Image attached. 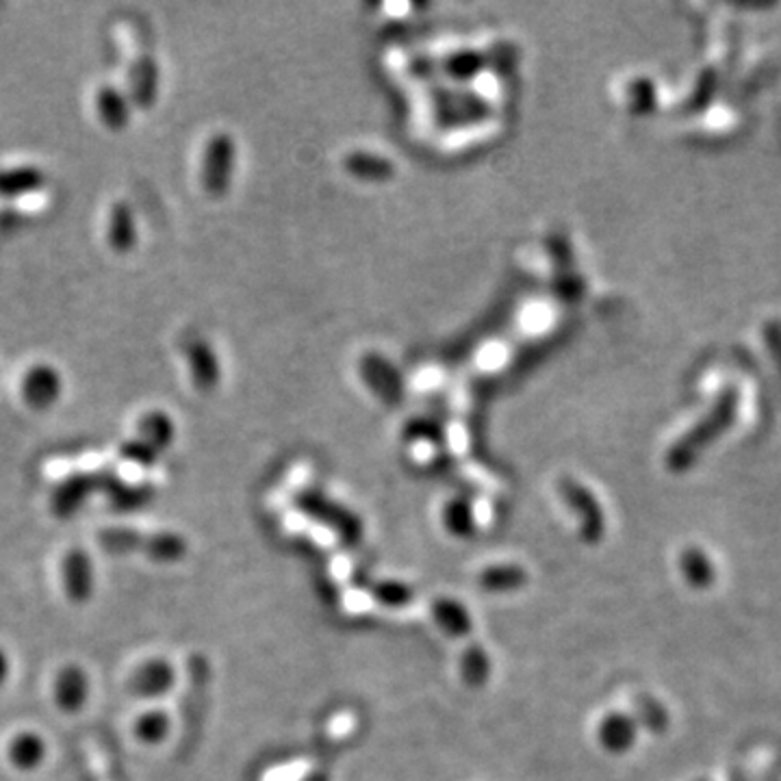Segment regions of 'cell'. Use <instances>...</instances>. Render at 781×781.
<instances>
[{
  "instance_id": "obj_1",
  "label": "cell",
  "mask_w": 781,
  "mask_h": 781,
  "mask_svg": "<svg viewBox=\"0 0 781 781\" xmlns=\"http://www.w3.org/2000/svg\"><path fill=\"white\" fill-rule=\"evenodd\" d=\"M734 413H736V391L732 389L723 393L714 413H710L705 421H702L695 430H691L689 437H684L680 443L673 446L669 454V468L673 471H684L689 468L702 454L703 448L710 446L734 421Z\"/></svg>"
},
{
  "instance_id": "obj_2",
  "label": "cell",
  "mask_w": 781,
  "mask_h": 781,
  "mask_svg": "<svg viewBox=\"0 0 781 781\" xmlns=\"http://www.w3.org/2000/svg\"><path fill=\"white\" fill-rule=\"evenodd\" d=\"M48 756L44 736L35 729H18L4 743V758L11 769L20 773L37 771Z\"/></svg>"
},
{
  "instance_id": "obj_3",
  "label": "cell",
  "mask_w": 781,
  "mask_h": 781,
  "mask_svg": "<svg viewBox=\"0 0 781 781\" xmlns=\"http://www.w3.org/2000/svg\"><path fill=\"white\" fill-rule=\"evenodd\" d=\"M562 495L566 499V504L580 515V532L584 537L586 543H600L604 532H606V524H604V515L602 508L597 504V499L578 482H562Z\"/></svg>"
},
{
  "instance_id": "obj_4",
  "label": "cell",
  "mask_w": 781,
  "mask_h": 781,
  "mask_svg": "<svg viewBox=\"0 0 781 781\" xmlns=\"http://www.w3.org/2000/svg\"><path fill=\"white\" fill-rule=\"evenodd\" d=\"M62 582H64V591H66L68 600L80 604V602L91 597V593H94V564H91L89 553H85L78 547L66 551V556L62 560Z\"/></svg>"
},
{
  "instance_id": "obj_5",
  "label": "cell",
  "mask_w": 781,
  "mask_h": 781,
  "mask_svg": "<svg viewBox=\"0 0 781 781\" xmlns=\"http://www.w3.org/2000/svg\"><path fill=\"white\" fill-rule=\"evenodd\" d=\"M62 376L48 365H35L22 381V397L35 410L51 408L62 395Z\"/></svg>"
},
{
  "instance_id": "obj_6",
  "label": "cell",
  "mask_w": 781,
  "mask_h": 781,
  "mask_svg": "<svg viewBox=\"0 0 781 781\" xmlns=\"http://www.w3.org/2000/svg\"><path fill=\"white\" fill-rule=\"evenodd\" d=\"M174 669L167 660L163 658H151L148 662H142L135 667L129 680V689L135 693V697H161L174 686Z\"/></svg>"
},
{
  "instance_id": "obj_7",
  "label": "cell",
  "mask_w": 781,
  "mask_h": 781,
  "mask_svg": "<svg viewBox=\"0 0 781 781\" xmlns=\"http://www.w3.org/2000/svg\"><path fill=\"white\" fill-rule=\"evenodd\" d=\"M55 703L68 714L80 710L89 700V675L78 664H66L53 680Z\"/></svg>"
},
{
  "instance_id": "obj_8",
  "label": "cell",
  "mask_w": 781,
  "mask_h": 781,
  "mask_svg": "<svg viewBox=\"0 0 781 781\" xmlns=\"http://www.w3.org/2000/svg\"><path fill=\"white\" fill-rule=\"evenodd\" d=\"M231 169H233V144L229 138L220 135L209 144L207 156H205L202 178H205L207 191L222 194L229 187Z\"/></svg>"
},
{
  "instance_id": "obj_9",
  "label": "cell",
  "mask_w": 781,
  "mask_h": 781,
  "mask_svg": "<svg viewBox=\"0 0 781 781\" xmlns=\"http://www.w3.org/2000/svg\"><path fill=\"white\" fill-rule=\"evenodd\" d=\"M636 734H638V723L634 716L625 712H613L604 716L597 732L602 747L615 756H622L631 749V745L636 743Z\"/></svg>"
},
{
  "instance_id": "obj_10",
  "label": "cell",
  "mask_w": 781,
  "mask_h": 781,
  "mask_svg": "<svg viewBox=\"0 0 781 781\" xmlns=\"http://www.w3.org/2000/svg\"><path fill=\"white\" fill-rule=\"evenodd\" d=\"M96 111L100 122L109 129V131H124L129 127L131 120V105L127 100V96L113 87H102L96 94Z\"/></svg>"
},
{
  "instance_id": "obj_11",
  "label": "cell",
  "mask_w": 781,
  "mask_h": 781,
  "mask_svg": "<svg viewBox=\"0 0 781 781\" xmlns=\"http://www.w3.org/2000/svg\"><path fill=\"white\" fill-rule=\"evenodd\" d=\"M109 245L111 250H116L118 254H127L135 248L138 243V229H135V218L133 211L129 209V205L118 202L109 216Z\"/></svg>"
},
{
  "instance_id": "obj_12",
  "label": "cell",
  "mask_w": 781,
  "mask_h": 781,
  "mask_svg": "<svg viewBox=\"0 0 781 781\" xmlns=\"http://www.w3.org/2000/svg\"><path fill=\"white\" fill-rule=\"evenodd\" d=\"M680 571H682L686 584L697 591L712 586L714 578H716L714 562L700 547H686L680 553Z\"/></svg>"
},
{
  "instance_id": "obj_13",
  "label": "cell",
  "mask_w": 781,
  "mask_h": 781,
  "mask_svg": "<svg viewBox=\"0 0 781 781\" xmlns=\"http://www.w3.org/2000/svg\"><path fill=\"white\" fill-rule=\"evenodd\" d=\"M156 91H158V66L151 57L138 59L133 75H131V100L148 109L155 102Z\"/></svg>"
},
{
  "instance_id": "obj_14",
  "label": "cell",
  "mask_w": 781,
  "mask_h": 781,
  "mask_svg": "<svg viewBox=\"0 0 781 781\" xmlns=\"http://www.w3.org/2000/svg\"><path fill=\"white\" fill-rule=\"evenodd\" d=\"M526 582H528L526 571L515 564H499V566L484 569L480 573V586L491 593L515 591V588H521Z\"/></svg>"
},
{
  "instance_id": "obj_15",
  "label": "cell",
  "mask_w": 781,
  "mask_h": 781,
  "mask_svg": "<svg viewBox=\"0 0 781 781\" xmlns=\"http://www.w3.org/2000/svg\"><path fill=\"white\" fill-rule=\"evenodd\" d=\"M133 734L144 745H158L169 734V716L163 710H146L135 716Z\"/></svg>"
},
{
  "instance_id": "obj_16",
  "label": "cell",
  "mask_w": 781,
  "mask_h": 781,
  "mask_svg": "<svg viewBox=\"0 0 781 781\" xmlns=\"http://www.w3.org/2000/svg\"><path fill=\"white\" fill-rule=\"evenodd\" d=\"M432 617L441 629H446L450 636H465L471 631V617L468 610L454 602V600H439L432 604Z\"/></svg>"
},
{
  "instance_id": "obj_17",
  "label": "cell",
  "mask_w": 781,
  "mask_h": 781,
  "mask_svg": "<svg viewBox=\"0 0 781 781\" xmlns=\"http://www.w3.org/2000/svg\"><path fill=\"white\" fill-rule=\"evenodd\" d=\"M189 363H191V374L194 381L200 389H213L218 383V363L211 354V350L205 343H194L189 345Z\"/></svg>"
},
{
  "instance_id": "obj_18",
  "label": "cell",
  "mask_w": 781,
  "mask_h": 781,
  "mask_svg": "<svg viewBox=\"0 0 781 781\" xmlns=\"http://www.w3.org/2000/svg\"><path fill=\"white\" fill-rule=\"evenodd\" d=\"M140 432H142V439H144L142 443H146L151 450L158 452V450H163V448H167L172 443L174 426L163 413H151L142 421Z\"/></svg>"
},
{
  "instance_id": "obj_19",
  "label": "cell",
  "mask_w": 781,
  "mask_h": 781,
  "mask_svg": "<svg viewBox=\"0 0 781 781\" xmlns=\"http://www.w3.org/2000/svg\"><path fill=\"white\" fill-rule=\"evenodd\" d=\"M42 185V172L37 169H11L0 174V194L18 196Z\"/></svg>"
},
{
  "instance_id": "obj_20",
  "label": "cell",
  "mask_w": 781,
  "mask_h": 781,
  "mask_svg": "<svg viewBox=\"0 0 781 781\" xmlns=\"http://www.w3.org/2000/svg\"><path fill=\"white\" fill-rule=\"evenodd\" d=\"M488 671H491V662H488V656L484 653V649L477 645L469 647L463 656V678L469 686H473V689L482 686L488 678Z\"/></svg>"
},
{
  "instance_id": "obj_21",
  "label": "cell",
  "mask_w": 781,
  "mask_h": 781,
  "mask_svg": "<svg viewBox=\"0 0 781 781\" xmlns=\"http://www.w3.org/2000/svg\"><path fill=\"white\" fill-rule=\"evenodd\" d=\"M636 712H640V721L653 732V734H660L667 729L669 725V716H667V710L660 705L658 702H653L651 697H638L636 700Z\"/></svg>"
},
{
  "instance_id": "obj_22",
  "label": "cell",
  "mask_w": 781,
  "mask_h": 781,
  "mask_svg": "<svg viewBox=\"0 0 781 781\" xmlns=\"http://www.w3.org/2000/svg\"><path fill=\"white\" fill-rule=\"evenodd\" d=\"M446 524L450 528V532H454L457 537H468L471 535V513H469L468 504L463 502H454L448 506L446 510Z\"/></svg>"
},
{
  "instance_id": "obj_23",
  "label": "cell",
  "mask_w": 781,
  "mask_h": 781,
  "mask_svg": "<svg viewBox=\"0 0 781 781\" xmlns=\"http://www.w3.org/2000/svg\"><path fill=\"white\" fill-rule=\"evenodd\" d=\"M374 595H376L378 602H383L385 606H393V608L408 604L410 597H413L410 588L399 584V582H383V584H378Z\"/></svg>"
},
{
  "instance_id": "obj_24",
  "label": "cell",
  "mask_w": 781,
  "mask_h": 781,
  "mask_svg": "<svg viewBox=\"0 0 781 781\" xmlns=\"http://www.w3.org/2000/svg\"><path fill=\"white\" fill-rule=\"evenodd\" d=\"M9 675H11V660H9L7 651L0 647V689L7 684Z\"/></svg>"
},
{
  "instance_id": "obj_25",
  "label": "cell",
  "mask_w": 781,
  "mask_h": 781,
  "mask_svg": "<svg viewBox=\"0 0 781 781\" xmlns=\"http://www.w3.org/2000/svg\"><path fill=\"white\" fill-rule=\"evenodd\" d=\"M307 781H326V778L323 776H312L311 780Z\"/></svg>"
},
{
  "instance_id": "obj_26",
  "label": "cell",
  "mask_w": 781,
  "mask_h": 781,
  "mask_svg": "<svg viewBox=\"0 0 781 781\" xmlns=\"http://www.w3.org/2000/svg\"><path fill=\"white\" fill-rule=\"evenodd\" d=\"M734 781H745V780H743V778H736V780H734Z\"/></svg>"
},
{
  "instance_id": "obj_27",
  "label": "cell",
  "mask_w": 781,
  "mask_h": 781,
  "mask_svg": "<svg viewBox=\"0 0 781 781\" xmlns=\"http://www.w3.org/2000/svg\"><path fill=\"white\" fill-rule=\"evenodd\" d=\"M697 781H705V780H697Z\"/></svg>"
}]
</instances>
